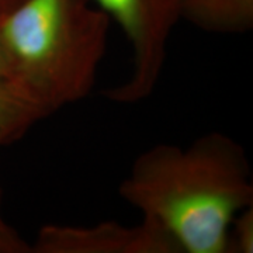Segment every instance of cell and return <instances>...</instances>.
<instances>
[{
	"instance_id": "cell-1",
	"label": "cell",
	"mask_w": 253,
	"mask_h": 253,
	"mask_svg": "<svg viewBox=\"0 0 253 253\" xmlns=\"http://www.w3.org/2000/svg\"><path fill=\"white\" fill-rule=\"evenodd\" d=\"M118 194L159 228L180 253H228V229L253 204L244 148L210 132L187 148L158 144L136 158Z\"/></svg>"
},
{
	"instance_id": "cell-2",
	"label": "cell",
	"mask_w": 253,
	"mask_h": 253,
	"mask_svg": "<svg viewBox=\"0 0 253 253\" xmlns=\"http://www.w3.org/2000/svg\"><path fill=\"white\" fill-rule=\"evenodd\" d=\"M110 21L91 0H21L0 17L7 76L46 116L84 99L106 52Z\"/></svg>"
},
{
	"instance_id": "cell-3",
	"label": "cell",
	"mask_w": 253,
	"mask_h": 253,
	"mask_svg": "<svg viewBox=\"0 0 253 253\" xmlns=\"http://www.w3.org/2000/svg\"><path fill=\"white\" fill-rule=\"evenodd\" d=\"M126 34L132 49V72L104 91L113 103L134 104L148 99L161 79L168 42L180 20L179 0H91Z\"/></svg>"
},
{
	"instance_id": "cell-4",
	"label": "cell",
	"mask_w": 253,
	"mask_h": 253,
	"mask_svg": "<svg viewBox=\"0 0 253 253\" xmlns=\"http://www.w3.org/2000/svg\"><path fill=\"white\" fill-rule=\"evenodd\" d=\"M31 253H180L169 236L151 222L126 226L116 221L96 225L46 224L40 228Z\"/></svg>"
},
{
	"instance_id": "cell-5",
	"label": "cell",
	"mask_w": 253,
	"mask_h": 253,
	"mask_svg": "<svg viewBox=\"0 0 253 253\" xmlns=\"http://www.w3.org/2000/svg\"><path fill=\"white\" fill-rule=\"evenodd\" d=\"M180 17L217 34H241L253 27V0H179Z\"/></svg>"
},
{
	"instance_id": "cell-6",
	"label": "cell",
	"mask_w": 253,
	"mask_h": 253,
	"mask_svg": "<svg viewBox=\"0 0 253 253\" xmlns=\"http://www.w3.org/2000/svg\"><path fill=\"white\" fill-rule=\"evenodd\" d=\"M46 113L9 76H0V146L13 144Z\"/></svg>"
},
{
	"instance_id": "cell-7",
	"label": "cell",
	"mask_w": 253,
	"mask_h": 253,
	"mask_svg": "<svg viewBox=\"0 0 253 253\" xmlns=\"http://www.w3.org/2000/svg\"><path fill=\"white\" fill-rule=\"evenodd\" d=\"M253 252V207L241 210L228 229V253Z\"/></svg>"
},
{
	"instance_id": "cell-8",
	"label": "cell",
	"mask_w": 253,
	"mask_h": 253,
	"mask_svg": "<svg viewBox=\"0 0 253 253\" xmlns=\"http://www.w3.org/2000/svg\"><path fill=\"white\" fill-rule=\"evenodd\" d=\"M0 253H31V244H28L3 217L1 189H0Z\"/></svg>"
},
{
	"instance_id": "cell-9",
	"label": "cell",
	"mask_w": 253,
	"mask_h": 253,
	"mask_svg": "<svg viewBox=\"0 0 253 253\" xmlns=\"http://www.w3.org/2000/svg\"><path fill=\"white\" fill-rule=\"evenodd\" d=\"M21 0H0V17L6 14L9 10H11L16 4H18Z\"/></svg>"
},
{
	"instance_id": "cell-10",
	"label": "cell",
	"mask_w": 253,
	"mask_h": 253,
	"mask_svg": "<svg viewBox=\"0 0 253 253\" xmlns=\"http://www.w3.org/2000/svg\"><path fill=\"white\" fill-rule=\"evenodd\" d=\"M0 76H7V68H6V62H4V58L1 54V49H0Z\"/></svg>"
}]
</instances>
